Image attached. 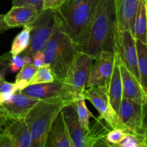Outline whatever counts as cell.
Segmentation results:
<instances>
[{"label": "cell", "instance_id": "6da1fadb", "mask_svg": "<svg viewBox=\"0 0 147 147\" xmlns=\"http://www.w3.org/2000/svg\"><path fill=\"white\" fill-rule=\"evenodd\" d=\"M115 0H98L96 11L78 51L96 59L102 52L115 50Z\"/></svg>", "mask_w": 147, "mask_h": 147}, {"label": "cell", "instance_id": "7a4b0ae2", "mask_svg": "<svg viewBox=\"0 0 147 147\" xmlns=\"http://www.w3.org/2000/svg\"><path fill=\"white\" fill-rule=\"evenodd\" d=\"M66 95L40 99L24 119L31 136V147H45L47 134L57 115L67 105L76 100Z\"/></svg>", "mask_w": 147, "mask_h": 147}, {"label": "cell", "instance_id": "3957f363", "mask_svg": "<svg viewBox=\"0 0 147 147\" xmlns=\"http://www.w3.org/2000/svg\"><path fill=\"white\" fill-rule=\"evenodd\" d=\"M98 0H64L55 10L57 23L78 47L96 11Z\"/></svg>", "mask_w": 147, "mask_h": 147}, {"label": "cell", "instance_id": "277c9868", "mask_svg": "<svg viewBox=\"0 0 147 147\" xmlns=\"http://www.w3.org/2000/svg\"><path fill=\"white\" fill-rule=\"evenodd\" d=\"M42 51L44 54L45 65L50 67L55 80L64 81L67 70L78 51L58 23Z\"/></svg>", "mask_w": 147, "mask_h": 147}, {"label": "cell", "instance_id": "5b68a950", "mask_svg": "<svg viewBox=\"0 0 147 147\" xmlns=\"http://www.w3.org/2000/svg\"><path fill=\"white\" fill-rule=\"evenodd\" d=\"M146 104L123 98L118 112L120 129L128 134L146 139Z\"/></svg>", "mask_w": 147, "mask_h": 147}, {"label": "cell", "instance_id": "8992f818", "mask_svg": "<svg viewBox=\"0 0 147 147\" xmlns=\"http://www.w3.org/2000/svg\"><path fill=\"white\" fill-rule=\"evenodd\" d=\"M93 61V57L81 52H78L67 70L63 82V87L68 94L76 99L83 96V91L86 88Z\"/></svg>", "mask_w": 147, "mask_h": 147}, {"label": "cell", "instance_id": "52a82bcc", "mask_svg": "<svg viewBox=\"0 0 147 147\" xmlns=\"http://www.w3.org/2000/svg\"><path fill=\"white\" fill-rule=\"evenodd\" d=\"M69 135L74 147H94L100 139L104 137V132L101 131H86L79 123L76 113L75 101L67 105L62 109Z\"/></svg>", "mask_w": 147, "mask_h": 147}, {"label": "cell", "instance_id": "ba28073f", "mask_svg": "<svg viewBox=\"0 0 147 147\" xmlns=\"http://www.w3.org/2000/svg\"><path fill=\"white\" fill-rule=\"evenodd\" d=\"M57 23V14L55 10H42L35 21L32 24V29L30 45L23 53V55L32 56L33 53L42 50L53 34Z\"/></svg>", "mask_w": 147, "mask_h": 147}, {"label": "cell", "instance_id": "9c48e42d", "mask_svg": "<svg viewBox=\"0 0 147 147\" xmlns=\"http://www.w3.org/2000/svg\"><path fill=\"white\" fill-rule=\"evenodd\" d=\"M85 100H88L93 105L99 113V117L103 120L109 127L120 129L118 114L113 109L109 100L108 87L95 86L85 89L83 93Z\"/></svg>", "mask_w": 147, "mask_h": 147}, {"label": "cell", "instance_id": "30bf717a", "mask_svg": "<svg viewBox=\"0 0 147 147\" xmlns=\"http://www.w3.org/2000/svg\"><path fill=\"white\" fill-rule=\"evenodd\" d=\"M115 49L121 60L139 81L136 40L130 30L116 24Z\"/></svg>", "mask_w": 147, "mask_h": 147}, {"label": "cell", "instance_id": "8fae6325", "mask_svg": "<svg viewBox=\"0 0 147 147\" xmlns=\"http://www.w3.org/2000/svg\"><path fill=\"white\" fill-rule=\"evenodd\" d=\"M40 99L30 97L20 92H16L7 100L0 103V111L10 123L24 120L27 113Z\"/></svg>", "mask_w": 147, "mask_h": 147}, {"label": "cell", "instance_id": "7c38bea8", "mask_svg": "<svg viewBox=\"0 0 147 147\" xmlns=\"http://www.w3.org/2000/svg\"><path fill=\"white\" fill-rule=\"evenodd\" d=\"M114 52L103 51L94 59L86 85L87 88L95 86H109L114 67Z\"/></svg>", "mask_w": 147, "mask_h": 147}, {"label": "cell", "instance_id": "4fadbf2b", "mask_svg": "<svg viewBox=\"0 0 147 147\" xmlns=\"http://www.w3.org/2000/svg\"><path fill=\"white\" fill-rule=\"evenodd\" d=\"M119 63L121 76L123 98L130 99L141 104H146L147 93L143 90L139 80L128 70L119 56Z\"/></svg>", "mask_w": 147, "mask_h": 147}, {"label": "cell", "instance_id": "5bb4252c", "mask_svg": "<svg viewBox=\"0 0 147 147\" xmlns=\"http://www.w3.org/2000/svg\"><path fill=\"white\" fill-rule=\"evenodd\" d=\"M41 11L42 9L34 6H13L4 14V22L10 28L31 25Z\"/></svg>", "mask_w": 147, "mask_h": 147}, {"label": "cell", "instance_id": "9a60e30c", "mask_svg": "<svg viewBox=\"0 0 147 147\" xmlns=\"http://www.w3.org/2000/svg\"><path fill=\"white\" fill-rule=\"evenodd\" d=\"M45 147H74L62 111L50 126Z\"/></svg>", "mask_w": 147, "mask_h": 147}, {"label": "cell", "instance_id": "2e32d148", "mask_svg": "<svg viewBox=\"0 0 147 147\" xmlns=\"http://www.w3.org/2000/svg\"><path fill=\"white\" fill-rule=\"evenodd\" d=\"M20 93L40 100L60 96H66V95L71 96L65 90L63 82L57 81V80H55L52 83L28 86L21 90Z\"/></svg>", "mask_w": 147, "mask_h": 147}, {"label": "cell", "instance_id": "e0dca14e", "mask_svg": "<svg viewBox=\"0 0 147 147\" xmlns=\"http://www.w3.org/2000/svg\"><path fill=\"white\" fill-rule=\"evenodd\" d=\"M140 0H115L116 24L133 34L135 15Z\"/></svg>", "mask_w": 147, "mask_h": 147}, {"label": "cell", "instance_id": "ac0fdd59", "mask_svg": "<svg viewBox=\"0 0 147 147\" xmlns=\"http://www.w3.org/2000/svg\"><path fill=\"white\" fill-rule=\"evenodd\" d=\"M115 63L113 67V73L109 81L108 86L109 100H110L111 106L115 111L119 112L121 103L123 99V88H122L121 76V70L119 67V55L117 51L115 49Z\"/></svg>", "mask_w": 147, "mask_h": 147}, {"label": "cell", "instance_id": "d6986e66", "mask_svg": "<svg viewBox=\"0 0 147 147\" xmlns=\"http://www.w3.org/2000/svg\"><path fill=\"white\" fill-rule=\"evenodd\" d=\"M147 0H140L134 22L133 35L136 40L147 44Z\"/></svg>", "mask_w": 147, "mask_h": 147}, {"label": "cell", "instance_id": "ffe728a7", "mask_svg": "<svg viewBox=\"0 0 147 147\" xmlns=\"http://www.w3.org/2000/svg\"><path fill=\"white\" fill-rule=\"evenodd\" d=\"M7 129L13 136V147H31V136L24 120L11 123Z\"/></svg>", "mask_w": 147, "mask_h": 147}, {"label": "cell", "instance_id": "44dd1931", "mask_svg": "<svg viewBox=\"0 0 147 147\" xmlns=\"http://www.w3.org/2000/svg\"><path fill=\"white\" fill-rule=\"evenodd\" d=\"M139 83L147 93V44L136 40Z\"/></svg>", "mask_w": 147, "mask_h": 147}, {"label": "cell", "instance_id": "7402d4cb", "mask_svg": "<svg viewBox=\"0 0 147 147\" xmlns=\"http://www.w3.org/2000/svg\"><path fill=\"white\" fill-rule=\"evenodd\" d=\"M32 29V24L23 27L22 30L16 35L11 43V49L9 51L11 57L20 55L21 53H24L28 48L30 43Z\"/></svg>", "mask_w": 147, "mask_h": 147}, {"label": "cell", "instance_id": "603a6c76", "mask_svg": "<svg viewBox=\"0 0 147 147\" xmlns=\"http://www.w3.org/2000/svg\"><path fill=\"white\" fill-rule=\"evenodd\" d=\"M75 105H76L78 119L80 126L86 131H90V128L89 119L90 116H93V115L88 109L86 100L83 96L78 97L75 100Z\"/></svg>", "mask_w": 147, "mask_h": 147}, {"label": "cell", "instance_id": "cb8c5ba5", "mask_svg": "<svg viewBox=\"0 0 147 147\" xmlns=\"http://www.w3.org/2000/svg\"><path fill=\"white\" fill-rule=\"evenodd\" d=\"M37 69V67H34L32 63L24 65L22 66V67L20 70V71L16 76L15 82H14L17 92H20L27 86H28L29 81L31 80Z\"/></svg>", "mask_w": 147, "mask_h": 147}, {"label": "cell", "instance_id": "d4e9b609", "mask_svg": "<svg viewBox=\"0 0 147 147\" xmlns=\"http://www.w3.org/2000/svg\"><path fill=\"white\" fill-rule=\"evenodd\" d=\"M55 80V79L50 67H47V65H43L37 69L31 80L29 81L28 86L52 83Z\"/></svg>", "mask_w": 147, "mask_h": 147}, {"label": "cell", "instance_id": "484cf974", "mask_svg": "<svg viewBox=\"0 0 147 147\" xmlns=\"http://www.w3.org/2000/svg\"><path fill=\"white\" fill-rule=\"evenodd\" d=\"M128 133L121 129H113L105 136V140L111 144L117 145L120 144L127 136Z\"/></svg>", "mask_w": 147, "mask_h": 147}, {"label": "cell", "instance_id": "4316f807", "mask_svg": "<svg viewBox=\"0 0 147 147\" xmlns=\"http://www.w3.org/2000/svg\"><path fill=\"white\" fill-rule=\"evenodd\" d=\"M144 142H146V139H140L135 135L128 134L120 144L117 145L111 144V146L113 147H140L141 144Z\"/></svg>", "mask_w": 147, "mask_h": 147}, {"label": "cell", "instance_id": "83f0119b", "mask_svg": "<svg viewBox=\"0 0 147 147\" xmlns=\"http://www.w3.org/2000/svg\"><path fill=\"white\" fill-rule=\"evenodd\" d=\"M15 84L7 81L4 76H0V93L1 94H14L16 93Z\"/></svg>", "mask_w": 147, "mask_h": 147}, {"label": "cell", "instance_id": "f1b7e54d", "mask_svg": "<svg viewBox=\"0 0 147 147\" xmlns=\"http://www.w3.org/2000/svg\"><path fill=\"white\" fill-rule=\"evenodd\" d=\"M0 147H13V136L7 129L0 134Z\"/></svg>", "mask_w": 147, "mask_h": 147}, {"label": "cell", "instance_id": "f546056e", "mask_svg": "<svg viewBox=\"0 0 147 147\" xmlns=\"http://www.w3.org/2000/svg\"><path fill=\"white\" fill-rule=\"evenodd\" d=\"M23 65L24 64H23L22 57L20 55H17L14 57H11L9 64L8 69H9L10 73H14L20 70Z\"/></svg>", "mask_w": 147, "mask_h": 147}, {"label": "cell", "instance_id": "4dcf8cb0", "mask_svg": "<svg viewBox=\"0 0 147 147\" xmlns=\"http://www.w3.org/2000/svg\"><path fill=\"white\" fill-rule=\"evenodd\" d=\"M11 55L9 52L0 55V76H5L9 68V64L11 60Z\"/></svg>", "mask_w": 147, "mask_h": 147}, {"label": "cell", "instance_id": "1f68e13d", "mask_svg": "<svg viewBox=\"0 0 147 147\" xmlns=\"http://www.w3.org/2000/svg\"><path fill=\"white\" fill-rule=\"evenodd\" d=\"M13 6H24V5H31L38 7L42 9L43 0H11Z\"/></svg>", "mask_w": 147, "mask_h": 147}, {"label": "cell", "instance_id": "d6a6232c", "mask_svg": "<svg viewBox=\"0 0 147 147\" xmlns=\"http://www.w3.org/2000/svg\"><path fill=\"white\" fill-rule=\"evenodd\" d=\"M64 0H43L42 9L57 10L61 6Z\"/></svg>", "mask_w": 147, "mask_h": 147}, {"label": "cell", "instance_id": "836d02e7", "mask_svg": "<svg viewBox=\"0 0 147 147\" xmlns=\"http://www.w3.org/2000/svg\"><path fill=\"white\" fill-rule=\"evenodd\" d=\"M32 64L37 68L45 65V57L42 50L33 53L32 55Z\"/></svg>", "mask_w": 147, "mask_h": 147}, {"label": "cell", "instance_id": "e575fe53", "mask_svg": "<svg viewBox=\"0 0 147 147\" xmlns=\"http://www.w3.org/2000/svg\"><path fill=\"white\" fill-rule=\"evenodd\" d=\"M9 124H11L9 121L7 119L5 115L0 111V134L4 131Z\"/></svg>", "mask_w": 147, "mask_h": 147}, {"label": "cell", "instance_id": "d590c367", "mask_svg": "<svg viewBox=\"0 0 147 147\" xmlns=\"http://www.w3.org/2000/svg\"><path fill=\"white\" fill-rule=\"evenodd\" d=\"M10 28L4 22V14H0V33L4 32Z\"/></svg>", "mask_w": 147, "mask_h": 147}, {"label": "cell", "instance_id": "8d00e7d4", "mask_svg": "<svg viewBox=\"0 0 147 147\" xmlns=\"http://www.w3.org/2000/svg\"><path fill=\"white\" fill-rule=\"evenodd\" d=\"M22 62L24 65H29L32 63V56L23 55V57H22Z\"/></svg>", "mask_w": 147, "mask_h": 147}, {"label": "cell", "instance_id": "74e56055", "mask_svg": "<svg viewBox=\"0 0 147 147\" xmlns=\"http://www.w3.org/2000/svg\"><path fill=\"white\" fill-rule=\"evenodd\" d=\"M103 144H104L105 147H113L111 146V144H110L109 143H108L106 140H104V142H103Z\"/></svg>", "mask_w": 147, "mask_h": 147}, {"label": "cell", "instance_id": "f35d334b", "mask_svg": "<svg viewBox=\"0 0 147 147\" xmlns=\"http://www.w3.org/2000/svg\"><path fill=\"white\" fill-rule=\"evenodd\" d=\"M140 147H147V144H146V142H144L141 144Z\"/></svg>", "mask_w": 147, "mask_h": 147}]
</instances>
